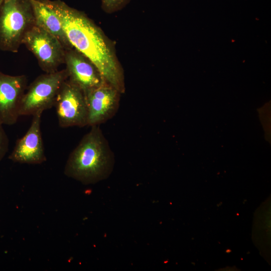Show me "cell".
Instances as JSON below:
<instances>
[{"instance_id": "obj_4", "label": "cell", "mask_w": 271, "mask_h": 271, "mask_svg": "<svg viewBox=\"0 0 271 271\" xmlns=\"http://www.w3.org/2000/svg\"><path fill=\"white\" fill-rule=\"evenodd\" d=\"M67 79L65 69L37 77L27 86L21 102L20 116L42 113L54 106L59 89Z\"/></svg>"}, {"instance_id": "obj_7", "label": "cell", "mask_w": 271, "mask_h": 271, "mask_svg": "<svg viewBox=\"0 0 271 271\" xmlns=\"http://www.w3.org/2000/svg\"><path fill=\"white\" fill-rule=\"evenodd\" d=\"M27 83L25 75L12 76L0 71V123L13 125L17 122Z\"/></svg>"}, {"instance_id": "obj_8", "label": "cell", "mask_w": 271, "mask_h": 271, "mask_svg": "<svg viewBox=\"0 0 271 271\" xmlns=\"http://www.w3.org/2000/svg\"><path fill=\"white\" fill-rule=\"evenodd\" d=\"M87 125H99L112 118L119 106L120 93L107 83L84 93Z\"/></svg>"}, {"instance_id": "obj_10", "label": "cell", "mask_w": 271, "mask_h": 271, "mask_svg": "<svg viewBox=\"0 0 271 271\" xmlns=\"http://www.w3.org/2000/svg\"><path fill=\"white\" fill-rule=\"evenodd\" d=\"M41 113L34 115L31 124L23 137L18 139L9 157L14 162L41 164L47 160L41 130Z\"/></svg>"}, {"instance_id": "obj_9", "label": "cell", "mask_w": 271, "mask_h": 271, "mask_svg": "<svg viewBox=\"0 0 271 271\" xmlns=\"http://www.w3.org/2000/svg\"><path fill=\"white\" fill-rule=\"evenodd\" d=\"M68 79L85 93L106 83L93 63L74 48L65 50Z\"/></svg>"}, {"instance_id": "obj_13", "label": "cell", "mask_w": 271, "mask_h": 271, "mask_svg": "<svg viewBox=\"0 0 271 271\" xmlns=\"http://www.w3.org/2000/svg\"><path fill=\"white\" fill-rule=\"evenodd\" d=\"M9 141L3 124L0 123V161L5 157L9 149Z\"/></svg>"}, {"instance_id": "obj_11", "label": "cell", "mask_w": 271, "mask_h": 271, "mask_svg": "<svg viewBox=\"0 0 271 271\" xmlns=\"http://www.w3.org/2000/svg\"><path fill=\"white\" fill-rule=\"evenodd\" d=\"M35 25L56 38L65 50L72 49L62 24L58 16L46 0H31Z\"/></svg>"}, {"instance_id": "obj_5", "label": "cell", "mask_w": 271, "mask_h": 271, "mask_svg": "<svg viewBox=\"0 0 271 271\" xmlns=\"http://www.w3.org/2000/svg\"><path fill=\"white\" fill-rule=\"evenodd\" d=\"M23 44L33 54L46 73L58 71V67L64 63L66 50L61 42L36 25L26 34Z\"/></svg>"}, {"instance_id": "obj_1", "label": "cell", "mask_w": 271, "mask_h": 271, "mask_svg": "<svg viewBox=\"0 0 271 271\" xmlns=\"http://www.w3.org/2000/svg\"><path fill=\"white\" fill-rule=\"evenodd\" d=\"M59 19L73 48L96 66L105 82L120 93L125 91L123 69L110 41L83 12L60 0H46Z\"/></svg>"}, {"instance_id": "obj_6", "label": "cell", "mask_w": 271, "mask_h": 271, "mask_svg": "<svg viewBox=\"0 0 271 271\" xmlns=\"http://www.w3.org/2000/svg\"><path fill=\"white\" fill-rule=\"evenodd\" d=\"M54 106L61 127L87 125L88 111L84 92L68 79L59 89Z\"/></svg>"}, {"instance_id": "obj_12", "label": "cell", "mask_w": 271, "mask_h": 271, "mask_svg": "<svg viewBox=\"0 0 271 271\" xmlns=\"http://www.w3.org/2000/svg\"><path fill=\"white\" fill-rule=\"evenodd\" d=\"M130 0H101L102 9L106 13H112L121 10Z\"/></svg>"}, {"instance_id": "obj_3", "label": "cell", "mask_w": 271, "mask_h": 271, "mask_svg": "<svg viewBox=\"0 0 271 271\" xmlns=\"http://www.w3.org/2000/svg\"><path fill=\"white\" fill-rule=\"evenodd\" d=\"M35 25L31 0H3L0 5V50L17 52Z\"/></svg>"}, {"instance_id": "obj_2", "label": "cell", "mask_w": 271, "mask_h": 271, "mask_svg": "<svg viewBox=\"0 0 271 271\" xmlns=\"http://www.w3.org/2000/svg\"><path fill=\"white\" fill-rule=\"evenodd\" d=\"M66 161L64 173L84 185L95 184L112 171L114 156L99 125L91 126Z\"/></svg>"}, {"instance_id": "obj_14", "label": "cell", "mask_w": 271, "mask_h": 271, "mask_svg": "<svg viewBox=\"0 0 271 271\" xmlns=\"http://www.w3.org/2000/svg\"><path fill=\"white\" fill-rule=\"evenodd\" d=\"M2 1H3V0H0V5H1V4Z\"/></svg>"}]
</instances>
